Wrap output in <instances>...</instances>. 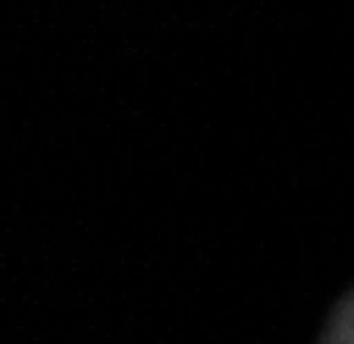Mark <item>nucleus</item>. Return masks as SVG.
Segmentation results:
<instances>
[{
  "instance_id": "1",
  "label": "nucleus",
  "mask_w": 354,
  "mask_h": 344,
  "mask_svg": "<svg viewBox=\"0 0 354 344\" xmlns=\"http://www.w3.org/2000/svg\"><path fill=\"white\" fill-rule=\"evenodd\" d=\"M326 344H354V296L345 301V311L330 321V335H326Z\"/></svg>"
}]
</instances>
